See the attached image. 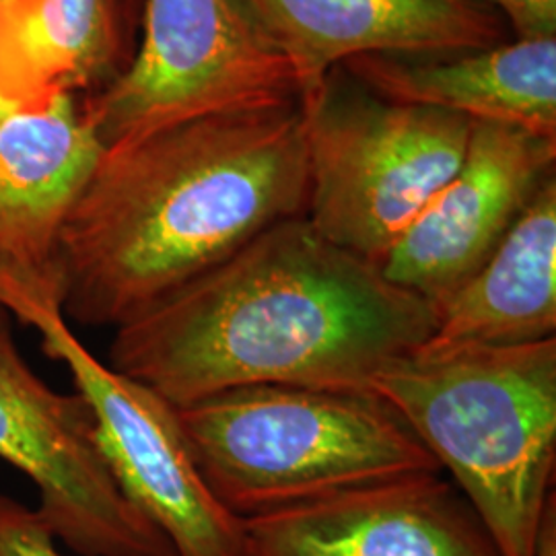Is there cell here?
Instances as JSON below:
<instances>
[{
    "mask_svg": "<svg viewBox=\"0 0 556 556\" xmlns=\"http://www.w3.org/2000/svg\"><path fill=\"white\" fill-rule=\"evenodd\" d=\"M435 324L429 303L303 215L116 328L108 365L174 406L262 383L371 390Z\"/></svg>",
    "mask_w": 556,
    "mask_h": 556,
    "instance_id": "obj_1",
    "label": "cell"
},
{
    "mask_svg": "<svg viewBox=\"0 0 556 556\" xmlns=\"http://www.w3.org/2000/svg\"><path fill=\"white\" fill-rule=\"evenodd\" d=\"M305 208L301 100L103 149L60 236V312L116 330Z\"/></svg>",
    "mask_w": 556,
    "mask_h": 556,
    "instance_id": "obj_2",
    "label": "cell"
},
{
    "mask_svg": "<svg viewBox=\"0 0 556 556\" xmlns=\"http://www.w3.org/2000/svg\"><path fill=\"white\" fill-rule=\"evenodd\" d=\"M371 390L452 475L501 556H536L555 503L556 338L517 346H427Z\"/></svg>",
    "mask_w": 556,
    "mask_h": 556,
    "instance_id": "obj_3",
    "label": "cell"
},
{
    "mask_svg": "<svg viewBox=\"0 0 556 556\" xmlns=\"http://www.w3.org/2000/svg\"><path fill=\"white\" fill-rule=\"evenodd\" d=\"M188 450L231 516H262L346 489L441 475L374 390L243 386L178 406Z\"/></svg>",
    "mask_w": 556,
    "mask_h": 556,
    "instance_id": "obj_4",
    "label": "cell"
},
{
    "mask_svg": "<svg viewBox=\"0 0 556 556\" xmlns=\"http://www.w3.org/2000/svg\"><path fill=\"white\" fill-rule=\"evenodd\" d=\"M305 219L338 248L378 264L456 176L472 119L379 98L334 73L301 98Z\"/></svg>",
    "mask_w": 556,
    "mask_h": 556,
    "instance_id": "obj_5",
    "label": "cell"
},
{
    "mask_svg": "<svg viewBox=\"0 0 556 556\" xmlns=\"http://www.w3.org/2000/svg\"><path fill=\"white\" fill-rule=\"evenodd\" d=\"M298 100L289 60L238 0H147L137 56L85 112L110 149L188 119Z\"/></svg>",
    "mask_w": 556,
    "mask_h": 556,
    "instance_id": "obj_6",
    "label": "cell"
},
{
    "mask_svg": "<svg viewBox=\"0 0 556 556\" xmlns=\"http://www.w3.org/2000/svg\"><path fill=\"white\" fill-rule=\"evenodd\" d=\"M0 307L38 330L41 351L68 369L93 413L119 489L167 536L176 556H241V519L206 486L178 406L93 357L62 316L59 293L0 282Z\"/></svg>",
    "mask_w": 556,
    "mask_h": 556,
    "instance_id": "obj_7",
    "label": "cell"
},
{
    "mask_svg": "<svg viewBox=\"0 0 556 556\" xmlns=\"http://www.w3.org/2000/svg\"><path fill=\"white\" fill-rule=\"evenodd\" d=\"M0 459L38 489V514L79 556H176L119 489L79 392L48 386L21 355L0 307Z\"/></svg>",
    "mask_w": 556,
    "mask_h": 556,
    "instance_id": "obj_8",
    "label": "cell"
},
{
    "mask_svg": "<svg viewBox=\"0 0 556 556\" xmlns=\"http://www.w3.org/2000/svg\"><path fill=\"white\" fill-rule=\"evenodd\" d=\"M556 139L472 122L464 161L379 262L400 289L438 309L491 258L555 178Z\"/></svg>",
    "mask_w": 556,
    "mask_h": 556,
    "instance_id": "obj_9",
    "label": "cell"
},
{
    "mask_svg": "<svg viewBox=\"0 0 556 556\" xmlns=\"http://www.w3.org/2000/svg\"><path fill=\"white\" fill-rule=\"evenodd\" d=\"M241 556H501L452 480L396 478L241 519Z\"/></svg>",
    "mask_w": 556,
    "mask_h": 556,
    "instance_id": "obj_10",
    "label": "cell"
},
{
    "mask_svg": "<svg viewBox=\"0 0 556 556\" xmlns=\"http://www.w3.org/2000/svg\"><path fill=\"white\" fill-rule=\"evenodd\" d=\"M101 155L75 93L29 96L0 116L2 282L60 293V236Z\"/></svg>",
    "mask_w": 556,
    "mask_h": 556,
    "instance_id": "obj_11",
    "label": "cell"
},
{
    "mask_svg": "<svg viewBox=\"0 0 556 556\" xmlns=\"http://www.w3.org/2000/svg\"><path fill=\"white\" fill-rule=\"evenodd\" d=\"M289 60L301 98L358 56L435 59L503 41L497 13L480 0H238Z\"/></svg>",
    "mask_w": 556,
    "mask_h": 556,
    "instance_id": "obj_12",
    "label": "cell"
},
{
    "mask_svg": "<svg viewBox=\"0 0 556 556\" xmlns=\"http://www.w3.org/2000/svg\"><path fill=\"white\" fill-rule=\"evenodd\" d=\"M340 68L386 100L556 139V36L501 41L447 60L371 54Z\"/></svg>",
    "mask_w": 556,
    "mask_h": 556,
    "instance_id": "obj_13",
    "label": "cell"
},
{
    "mask_svg": "<svg viewBox=\"0 0 556 556\" xmlns=\"http://www.w3.org/2000/svg\"><path fill=\"white\" fill-rule=\"evenodd\" d=\"M556 338V179L438 309L427 346H517Z\"/></svg>",
    "mask_w": 556,
    "mask_h": 556,
    "instance_id": "obj_14",
    "label": "cell"
},
{
    "mask_svg": "<svg viewBox=\"0 0 556 556\" xmlns=\"http://www.w3.org/2000/svg\"><path fill=\"white\" fill-rule=\"evenodd\" d=\"M119 52L118 0H2V77L20 73L21 98L103 89L118 75Z\"/></svg>",
    "mask_w": 556,
    "mask_h": 556,
    "instance_id": "obj_15",
    "label": "cell"
},
{
    "mask_svg": "<svg viewBox=\"0 0 556 556\" xmlns=\"http://www.w3.org/2000/svg\"><path fill=\"white\" fill-rule=\"evenodd\" d=\"M38 509L0 493V556H66Z\"/></svg>",
    "mask_w": 556,
    "mask_h": 556,
    "instance_id": "obj_16",
    "label": "cell"
},
{
    "mask_svg": "<svg viewBox=\"0 0 556 556\" xmlns=\"http://www.w3.org/2000/svg\"><path fill=\"white\" fill-rule=\"evenodd\" d=\"M509 20L517 38L556 36V0H489Z\"/></svg>",
    "mask_w": 556,
    "mask_h": 556,
    "instance_id": "obj_17",
    "label": "cell"
},
{
    "mask_svg": "<svg viewBox=\"0 0 556 556\" xmlns=\"http://www.w3.org/2000/svg\"><path fill=\"white\" fill-rule=\"evenodd\" d=\"M536 556H556V514L555 503H551L542 528H540V536H538Z\"/></svg>",
    "mask_w": 556,
    "mask_h": 556,
    "instance_id": "obj_18",
    "label": "cell"
},
{
    "mask_svg": "<svg viewBox=\"0 0 556 556\" xmlns=\"http://www.w3.org/2000/svg\"><path fill=\"white\" fill-rule=\"evenodd\" d=\"M0 7H2V0H0ZM20 98H15L7 85V80L2 77V68H0V116L7 114L13 105L20 103Z\"/></svg>",
    "mask_w": 556,
    "mask_h": 556,
    "instance_id": "obj_19",
    "label": "cell"
}]
</instances>
